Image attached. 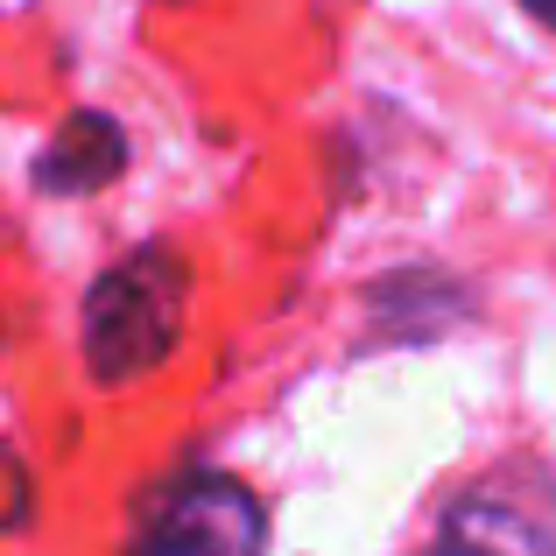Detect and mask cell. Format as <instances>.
Masks as SVG:
<instances>
[{
    "label": "cell",
    "mask_w": 556,
    "mask_h": 556,
    "mask_svg": "<svg viewBox=\"0 0 556 556\" xmlns=\"http://www.w3.org/2000/svg\"><path fill=\"white\" fill-rule=\"evenodd\" d=\"M416 556H556V472L535 451L493 458L437 507Z\"/></svg>",
    "instance_id": "3"
},
{
    "label": "cell",
    "mask_w": 556,
    "mask_h": 556,
    "mask_svg": "<svg viewBox=\"0 0 556 556\" xmlns=\"http://www.w3.org/2000/svg\"><path fill=\"white\" fill-rule=\"evenodd\" d=\"M127 169V135L113 113H71L36 155V190L42 198H92V190L121 184Z\"/></svg>",
    "instance_id": "4"
},
{
    "label": "cell",
    "mask_w": 556,
    "mask_h": 556,
    "mask_svg": "<svg viewBox=\"0 0 556 556\" xmlns=\"http://www.w3.org/2000/svg\"><path fill=\"white\" fill-rule=\"evenodd\" d=\"M28 501H36V493H28V472H22V458H14V451L0 444V535H8V529H22V521H28Z\"/></svg>",
    "instance_id": "5"
},
{
    "label": "cell",
    "mask_w": 556,
    "mask_h": 556,
    "mask_svg": "<svg viewBox=\"0 0 556 556\" xmlns=\"http://www.w3.org/2000/svg\"><path fill=\"white\" fill-rule=\"evenodd\" d=\"M521 8H529V14H535L543 28H556V0H521Z\"/></svg>",
    "instance_id": "6"
},
{
    "label": "cell",
    "mask_w": 556,
    "mask_h": 556,
    "mask_svg": "<svg viewBox=\"0 0 556 556\" xmlns=\"http://www.w3.org/2000/svg\"><path fill=\"white\" fill-rule=\"evenodd\" d=\"M121 556H268V507L247 479L184 465L135 493Z\"/></svg>",
    "instance_id": "2"
},
{
    "label": "cell",
    "mask_w": 556,
    "mask_h": 556,
    "mask_svg": "<svg viewBox=\"0 0 556 556\" xmlns=\"http://www.w3.org/2000/svg\"><path fill=\"white\" fill-rule=\"evenodd\" d=\"M184 303H190V268L177 247L149 240L121 254L92 289H85V374L99 388L155 374L184 339Z\"/></svg>",
    "instance_id": "1"
}]
</instances>
